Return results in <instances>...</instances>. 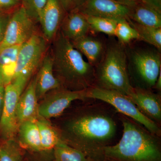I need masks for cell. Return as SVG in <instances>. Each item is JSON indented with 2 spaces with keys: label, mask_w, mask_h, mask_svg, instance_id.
Here are the masks:
<instances>
[{
  "label": "cell",
  "mask_w": 161,
  "mask_h": 161,
  "mask_svg": "<svg viewBox=\"0 0 161 161\" xmlns=\"http://www.w3.org/2000/svg\"><path fill=\"white\" fill-rule=\"evenodd\" d=\"M140 2L149 5L161 12V0H140Z\"/></svg>",
  "instance_id": "cell-32"
},
{
  "label": "cell",
  "mask_w": 161,
  "mask_h": 161,
  "mask_svg": "<svg viewBox=\"0 0 161 161\" xmlns=\"http://www.w3.org/2000/svg\"><path fill=\"white\" fill-rule=\"evenodd\" d=\"M36 22L21 5L11 12L0 50L8 47L22 45L37 32Z\"/></svg>",
  "instance_id": "cell-8"
},
{
  "label": "cell",
  "mask_w": 161,
  "mask_h": 161,
  "mask_svg": "<svg viewBox=\"0 0 161 161\" xmlns=\"http://www.w3.org/2000/svg\"><path fill=\"white\" fill-rule=\"evenodd\" d=\"M54 161H92L80 150L61 141L53 149Z\"/></svg>",
  "instance_id": "cell-23"
},
{
  "label": "cell",
  "mask_w": 161,
  "mask_h": 161,
  "mask_svg": "<svg viewBox=\"0 0 161 161\" xmlns=\"http://www.w3.org/2000/svg\"><path fill=\"white\" fill-rule=\"evenodd\" d=\"M36 120H27L20 124L18 129L20 147L34 152H43L40 132Z\"/></svg>",
  "instance_id": "cell-19"
},
{
  "label": "cell",
  "mask_w": 161,
  "mask_h": 161,
  "mask_svg": "<svg viewBox=\"0 0 161 161\" xmlns=\"http://www.w3.org/2000/svg\"><path fill=\"white\" fill-rule=\"evenodd\" d=\"M36 122L40 132L43 152L53 150L56 145L62 141L61 137L47 119L39 117Z\"/></svg>",
  "instance_id": "cell-21"
},
{
  "label": "cell",
  "mask_w": 161,
  "mask_h": 161,
  "mask_svg": "<svg viewBox=\"0 0 161 161\" xmlns=\"http://www.w3.org/2000/svg\"><path fill=\"white\" fill-rule=\"evenodd\" d=\"M129 7L127 19L144 26L161 28V12L141 2Z\"/></svg>",
  "instance_id": "cell-18"
},
{
  "label": "cell",
  "mask_w": 161,
  "mask_h": 161,
  "mask_svg": "<svg viewBox=\"0 0 161 161\" xmlns=\"http://www.w3.org/2000/svg\"><path fill=\"white\" fill-rule=\"evenodd\" d=\"M22 93L12 82L5 85L4 105L0 119V136L3 141L14 139L18 132L17 107Z\"/></svg>",
  "instance_id": "cell-10"
},
{
  "label": "cell",
  "mask_w": 161,
  "mask_h": 161,
  "mask_svg": "<svg viewBox=\"0 0 161 161\" xmlns=\"http://www.w3.org/2000/svg\"><path fill=\"white\" fill-rule=\"evenodd\" d=\"M47 0H20L21 5L24 7L30 17L38 23L39 16Z\"/></svg>",
  "instance_id": "cell-27"
},
{
  "label": "cell",
  "mask_w": 161,
  "mask_h": 161,
  "mask_svg": "<svg viewBox=\"0 0 161 161\" xmlns=\"http://www.w3.org/2000/svg\"><path fill=\"white\" fill-rule=\"evenodd\" d=\"M66 13L77 9L84 0H59Z\"/></svg>",
  "instance_id": "cell-29"
},
{
  "label": "cell",
  "mask_w": 161,
  "mask_h": 161,
  "mask_svg": "<svg viewBox=\"0 0 161 161\" xmlns=\"http://www.w3.org/2000/svg\"><path fill=\"white\" fill-rule=\"evenodd\" d=\"M153 88L158 90L159 91H160L161 90V71L159 75L158 78L157 79Z\"/></svg>",
  "instance_id": "cell-34"
},
{
  "label": "cell",
  "mask_w": 161,
  "mask_h": 161,
  "mask_svg": "<svg viewBox=\"0 0 161 161\" xmlns=\"http://www.w3.org/2000/svg\"><path fill=\"white\" fill-rule=\"evenodd\" d=\"M67 129L72 139L67 144L92 161H105L103 148L112 145L117 127L113 115L105 108L91 105L81 115L70 121Z\"/></svg>",
  "instance_id": "cell-1"
},
{
  "label": "cell",
  "mask_w": 161,
  "mask_h": 161,
  "mask_svg": "<svg viewBox=\"0 0 161 161\" xmlns=\"http://www.w3.org/2000/svg\"><path fill=\"white\" fill-rule=\"evenodd\" d=\"M36 79V94L38 99L47 92L62 87L55 77L53 69V61L50 51H47L39 67Z\"/></svg>",
  "instance_id": "cell-15"
},
{
  "label": "cell",
  "mask_w": 161,
  "mask_h": 161,
  "mask_svg": "<svg viewBox=\"0 0 161 161\" xmlns=\"http://www.w3.org/2000/svg\"><path fill=\"white\" fill-rule=\"evenodd\" d=\"M37 100L35 78L20 95L18 101L17 116L19 125L25 121L36 120L39 118Z\"/></svg>",
  "instance_id": "cell-17"
},
{
  "label": "cell",
  "mask_w": 161,
  "mask_h": 161,
  "mask_svg": "<svg viewBox=\"0 0 161 161\" xmlns=\"http://www.w3.org/2000/svg\"><path fill=\"white\" fill-rule=\"evenodd\" d=\"M20 5V0H0V11H12Z\"/></svg>",
  "instance_id": "cell-30"
},
{
  "label": "cell",
  "mask_w": 161,
  "mask_h": 161,
  "mask_svg": "<svg viewBox=\"0 0 161 161\" xmlns=\"http://www.w3.org/2000/svg\"><path fill=\"white\" fill-rule=\"evenodd\" d=\"M125 47L131 86L135 88L152 90L161 71V51L140 40Z\"/></svg>",
  "instance_id": "cell-5"
},
{
  "label": "cell",
  "mask_w": 161,
  "mask_h": 161,
  "mask_svg": "<svg viewBox=\"0 0 161 161\" xmlns=\"http://www.w3.org/2000/svg\"><path fill=\"white\" fill-rule=\"evenodd\" d=\"M137 32L139 40L150 44L161 51V28L144 26L127 19Z\"/></svg>",
  "instance_id": "cell-22"
},
{
  "label": "cell",
  "mask_w": 161,
  "mask_h": 161,
  "mask_svg": "<svg viewBox=\"0 0 161 161\" xmlns=\"http://www.w3.org/2000/svg\"><path fill=\"white\" fill-rule=\"evenodd\" d=\"M5 84L0 75V119L3 112L5 96Z\"/></svg>",
  "instance_id": "cell-31"
},
{
  "label": "cell",
  "mask_w": 161,
  "mask_h": 161,
  "mask_svg": "<svg viewBox=\"0 0 161 161\" xmlns=\"http://www.w3.org/2000/svg\"><path fill=\"white\" fill-rule=\"evenodd\" d=\"M51 43L50 50L56 78L64 88L74 91L86 90L94 86L95 68L83 55L64 37L60 31Z\"/></svg>",
  "instance_id": "cell-2"
},
{
  "label": "cell",
  "mask_w": 161,
  "mask_h": 161,
  "mask_svg": "<svg viewBox=\"0 0 161 161\" xmlns=\"http://www.w3.org/2000/svg\"><path fill=\"white\" fill-rule=\"evenodd\" d=\"M99 34L92 31L71 42L74 47L85 57L87 61L94 67L102 59L106 48L107 38L99 36Z\"/></svg>",
  "instance_id": "cell-14"
},
{
  "label": "cell",
  "mask_w": 161,
  "mask_h": 161,
  "mask_svg": "<svg viewBox=\"0 0 161 161\" xmlns=\"http://www.w3.org/2000/svg\"><path fill=\"white\" fill-rule=\"evenodd\" d=\"M128 96L145 116L159 125L161 121V99L159 95L153 93L152 90L133 88Z\"/></svg>",
  "instance_id": "cell-13"
},
{
  "label": "cell",
  "mask_w": 161,
  "mask_h": 161,
  "mask_svg": "<svg viewBox=\"0 0 161 161\" xmlns=\"http://www.w3.org/2000/svg\"><path fill=\"white\" fill-rule=\"evenodd\" d=\"M123 132L115 145L104 147L105 161H161L159 136L139 126L134 121L121 117Z\"/></svg>",
  "instance_id": "cell-3"
},
{
  "label": "cell",
  "mask_w": 161,
  "mask_h": 161,
  "mask_svg": "<svg viewBox=\"0 0 161 161\" xmlns=\"http://www.w3.org/2000/svg\"><path fill=\"white\" fill-rule=\"evenodd\" d=\"M22 45L5 47L0 50V75L5 85L12 81L18 54Z\"/></svg>",
  "instance_id": "cell-20"
},
{
  "label": "cell",
  "mask_w": 161,
  "mask_h": 161,
  "mask_svg": "<svg viewBox=\"0 0 161 161\" xmlns=\"http://www.w3.org/2000/svg\"><path fill=\"white\" fill-rule=\"evenodd\" d=\"M21 147L14 139L0 143V161H23Z\"/></svg>",
  "instance_id": "cell-25"
},
{
  "label": "cell",
  "mask_w": 161,
  "mask_h": 161,
  "mask_svg": "<svg viewBox=\"0 0 161 161\" xmlns=\"http://www.w3.org/2000/svg\"></svg>",
  "instance_id": "cell-35"
},
{
  "label": "cell",
  "mask_w": 161,
  "mask_h": 161,
  "mask_svg": "<svg viewBox=\"0 0 161 161\" xmlns=\"http://www.w3.org/2000/svg\"><path fill=\"white\" fill-rule=\"evenodd\" d=\"M85 16L92 32L103 34L108 36H114L118 21L98 17Z\"/></svg>",
  "instance_id": "cell-24"
},
{
  "label": "cell",
  "mask_w": 161,
  "mask_h": 161,
  "mask_svg": "<svg viewBox=\"0 0 161 161\" xmlns=\"http://www.w3.org/2000/svg\"><path fill=\"white\" fill-rule=\"evenodd\" d=\"M94 68V86L115 91L127 96L133 90L127 69L125 47L115 36L107 38L103 57Z\"/></svg>",
  "instance_id": "cell-4"
},
{
  "label": "cell",
  "mask_w": 161,
  "mask_h": 161,
  "mask_svg": "<svg viewBox=\"0 0 161 161\" xmlns=\"http://www.w3.org/2000/svg\"><path fill=\"white\" fill-rule=\"evenodd\" d=\"M48 43L43 34L37 31L20 47L11 82L22 92L29 79L40 67L48 51Z\"/></svg>",
  "instance_id": "cell-6"
},
{
  "label": "cell",
  "mask_w": 161,
  "mask_h": 161,
  "mask_svg": "<svg viewBox=\"0 0 161 161\" xmlns=\"http://www.w3.org/2000/svg\"><path fill=\"white\" fill-rule=\"evenodd\" d=\"M87 97L88 99H97L108 104L123 115L142 125L150 133L160 136L159 125L145 116L127 95L115 91L93 86L87 90Z\"/></svg>",
  "instance_id": "cell-7"
},
{
  "label": "cell",
  "mask_w": 161,
  "mask_h": 161,
  "mask_svg": "<svg viewBox=\"0 0 161 161\" xmlns=\"http://www.w3.org/2000/svg\"><path fill=\"white\" fill-rule=\"evenodd\" d=\"M59 31L71 42L92 31L85 16L78 10L67 13Z\"/></svg>",
  "instance_id": "cell-16"
},
{
  "label": "cell",
  "mask_w": 161,
  "mask_h": 161,
  "mask_svg": "<svg viewBox=\"0 0 161 161\" xmlns=\"http://www.w3.org/2000/svg\"><path fill=\"white\" fill-rule=\"evenodd\" d=\"M67 13L59 0H47L39 16L42 34L49 43L54 39L60 30Z\"/></svg>",
  "instance_id": "cell-12"
},
{
  "label": "cell",
  "mask_w": 161,
  "mask_h": 161,
  "mask_svg": "<svg viewBox=\"0 0 161 161\" xmlns=\"http://www.w3.org/2000/svg\"><path fill=\"white\" fill-rule=\"evenodd\" d=\"M87 90L71 91L62 87L53 90L52 94L38 105L39 117L48 119L60 116L74 101L88 99Z\"/></svg>",
  "instance_id": "cell-9"
},
{
  "label": "cell",
  "mask_w": 161,
  "mask_h": 161,
  "mask_svg": "<svg viewBox=\"0 0 161 161\" xmlns=\"http://www.w3.org/2000/svg\"><path fill=\"white\" fill-rule=\"evenodd\" d=\"M12 11H0V44L5 36Z\"/></svg>",
  "instance_id": "cell-28"
},
{
  "label": "cell",
  "mask_w": 161,
  "mask_h": 161,
  "mask_svg": "<svg viewBox=\"0 0 161 161\" xmlns=\"http://www.w3.org/2000/svg\"><path fill=\"white\" fill-rule=\"evenodd\" d=\"M115 1L128 7H131L138 2H140V0H115Z\"/></svg>",
  "instance_id": "cell-33"
},
{
  "label": "cell",
  "mask_w": 161,
  "mask_h": 161,
  "mask_svg": "<svg viewBox=\"0 0 161 161\" xmlns=\"http://www.w3.org/2000/svg\"><path fill=\"white\" fill-rule=\"evenodd\" d=\"M76 10L85 16L107 18L118 21L128 19L130 8L115 0H84Z\"/></svg>",
  "instance_id": "cell-11"
},
{
  "label": "cell",
  "mask_w": 161,
  "mask_h": 161,
  "mask_svg": "<svg viewBox=\"0 0 161 161\" xmlns=\"http://www.w3.org/2000/svg\"><path fill=\"white\" fill-rule=\"evenodd\" d=\"M114 36L119 43L124 45L135 40H139L137 32L131 26L126 19L118 21Z\"/></svg>",
  "instance_id": "cell-26"
}]
</instances>
